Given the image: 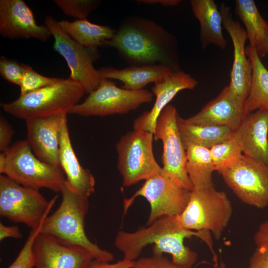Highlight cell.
<instances>
[{
  "label": "cell",
  "instance_id": "cell-1",
  "mask_svg": "<svg viewBox=\"0 0 268 268\" xmlns=\"http://www.w3.org/2000/svg\"><path fill=\"white\" fill-rule=\"evenodd\" d=\"M106 45L132 66L163 65L180 70L176 38L149 19L127 17Z\"/></svg>",
  "mask_w": 268,
  "mask_h": 268
},
{
  "label": "cell",
  "instance_id": "cell-2",
  "mask_svg": "<svg viewBox=\"0 0 268 268\" xmlns=\"http://www.w3.org/2000/svg\"><path fill=\"white\" fill-rule=\"evenodd\" d=\"M196 236L205 243L209 235L203 232L186 229L177 221L176 216L161 217L144 228L134 232L119 231L115 240V247L123 254L124 259L134 261L143 249L153 244V255H171L172 261L177 265L193 267L198 254L185 245L186 238Z\"/></svg>",
  "mask_w": 268,
  "mask_h": 268
},
{
  "label": "cell",
  "instance_id": "cell-3",
  "mask_svg": "<svg viewBox=\"0 0 268 268\" xmlns=\"http://www.w3.org/2000/svg\"><path fill=\"white\" fill-rule=\"evenodd\" d=\"M58 208L48 216L40 233L50 235L61 243L81 247L90 252L94 260L110 262L112 253L100 248L86 235L84 221L88 209V198L74 191L66 182L61 192Z\"/></svg>",
  "mask_w": 268,
  "mask_h": 268
},
{
  "label": "cell",
  "instance_id": "cell-4",
  "mask_svg": "<svg viewBox=\"0 0 268 268\" xmlns=\"http://www.w3.org/2000/svg\"><path fill=\"white\" fill-rule=\"evenodd\" d=\"M0 173L23 186L38 190L46 188L61 192L66 182L61 167L40 160L26 140L16 141L0 153Z\"/></svg>",
  "mask_w": 268,
  "mask_h": 268
},
{
  "label": "cell",
  "instance_id": "cell-5",
  "mask_svg": "<svg viewBox=\"0 0 268 268\" xmlns=\"http://www.w3.org/2000/svg\"><path fill=\"white\" fill-rule=\"evenodd\" d=\"M85 93L83 87L70 78L43 87L15 100L2 103L3 111L25 120L69 113Z\"/></svg>",
  "mask_w": 268,
  "mask_h": 268
},
{
  "label": "cell",
  "instance_id": "cell-6",
  "mask_svg": "<svg viewBox=\"0 0 268 268\" xmlns=\"http://www.w3.org/2000/svg\"><path fill=\"white\" fill-rule=\"evenodd\" d=\"M232 211L226 194L214 186L193 189L186 208L176 218L184 228L210 233L218 240L230 222Z\"/></svg>",
  "mask_w": 268,
  "mask_h": 268
},
{
  "label": "cell",
  "instance_id": "cell-7",
  "mask_svg": "<svg viewBox=\"0 0 268 268\" xmlns=\"http://www.w3.org/2000/svg\"><path fill=\"white\" fill-rule=\"evenodd\" d=\"M153 133L135 130L123 135L117 142V168L128 187L161 173L153 151Z\"/></svg>",
  "mask_w": 268,
  "mask_h": 268
},
{
  "label": "cell",
  "instance_id": "cell-8",
  "mask_svg": "<svg viewBox=\"0 0 268 268\" xmlns=\"http://www.w3.org/2000/svg\"><path fill=\"white\" fill-rule=\"evenodd\" d=\"M58 197L55 195L48 201L39 190L0 175V215L13 222L31 229L37 227L49 215Z\"/></svg>",
  "mask_w": 268,
  "mask_h": 268
},
{
  "label": "cell",
  "instance_id": "cell-9",
  "mask_svg": "<svg viewBox=\"0 0 268 268\" xmlns=\"http://www.w3.org/2000/svg\"><path fill=\"white\" fill-rule=\"evenodd\" d=\"M45 25L54 38V50L62 55L67 63L70 73L69 78L78 83L85 93H90L101 81L98 69L93 63L99 58L97 47H84L74 40L60 27L59 22L51 16L45 19Z\"/></svg>",
  "mask_w": 268,
  "mask_h": 268
},
{
  "label": "cell",
  "instance_id": "cell-10",
  "mask_svg": "<svg viewBox=\"0 0 268 268\" xmlns=\"http://www.w3.org/2000/svg\"><path fill=\"white\" fill-rule=\"evenodd\" d=\"M152 99V93L147 90H128L117 87L110 79H102L98 87L75 105L69 114L83 117L124 114Z\"/></svg>",
  "mask_w": 268,
  "mask_h": 268
},
{
  "label": "cell",
  "instance_id": "cell-11",
  "mask_svg": "<svg viewBox=\"0 0 268 268\" xmlns=\"http://www.w3.org/2000/svg\"><path fill=\"white\" fill-rule=\"evenodd\" d=\"M191 192L162 171L145 180L130 198L124 199V211L126 212L136 198L144 197L150 206L147 221V225H149L161 217L181 214L189 202Z\"/></svg>",
  "mask_w": 268,
  "mask_h": 268
},
{
  "label": "cell",
  "instance_id": "cell-12",
  "mask_svg": "<svg viewBox=\"0 0 268 268\" xmlns=\"http://www.w3.org/2000/svg\"><path fill=\"white\" fill-rule=\"evenodd\" d=\"M178 115L175 107L168 105L156 121L153 137L162 142L163 173L191 191L193 187L186 169V151L178 127Z\"/></svg>",
  "mask_w": 268,
  "mask_h": 268
},
{
  "label": "cell",
  "instance_id": "cell-13",
  "mask_svg": "<svg viewBox=\"0 0 268 268\" xmlns=\"http://www.w3.org/2000/svg\"><path fill=\"white\" fill-rule=\"evenodd\" d=\"M221 174L243 202L258 208L268 206V165L243 154Z\"/></svg>",
  "mask_w": 268,
  "mask_h": 268
},
{
  "label": "cell",
  "instance_id": "cell-14",
  "mask_svg": "<svg viewBox=\"0 0 268 268\" xmlns=\"http://www.w3.org/2000/svg\"><path fill=\"white\" fill-rule=\"evenodd\" d=\"M219 10L223 26L229 35L234 48V59L228 87L236 98L245 102L250 92L252 77L251 62L246 54L247 35L244 28L233 18L228 6L222 3Z\"/></svg>",
  "mask_w": 268,
  "mask_h": 268
},
{
  "label": "cell",
  "instance_id": "cell-15",
  "mask_svg": "<svg viewBox=\"0 0 268 268\" xmlns=\"http://www.w3.org/2000/svg\"><path fill=\"white\" fill-rule=\"evenodd\" d=\"M66 114L25 120L26 140L36 156L42 161L60 166L59 152L61 133Z\"/></svg>",
  "mask_w": 268,
  "mask_h": 268
},
{
  "label": "cell",
  "instance_id": "cell-16",
  "mask_svg": "<svg viewBox=\"0 0 268 268\" xmlns=\"http://www.w3.org/2000/svg\"><path fill=\"white\" fill-rule=\"evenodd\" d=\"M34 250V268H88L94 260L85 249L63 244L41 233L36 239Z\"/></svg>",
  "mask_w": 268,
  "mask_h": 268
},
{
  "label": "cell",
  "instance_id": "cell-17",
  "mask_svg": "<svg viewBox=\"0 0 268 268\" xmlns=\"http://www.w3.org/2000/svg\"><path fill=\"white\" fill-rule=\"evenodd\" d=\"M0 34L6 38L46 41L52 34L46 25L37 24L31 9L22 0H0Z\"/></svg>",
  "mask_w": 268,
  "mask_h": 268
},
{
  "label": "cell",
  "instance_id": "cell-18",
  "mask_svg": "<svg viewBox=\"0 0 268 268\" xmlns=\"http://www.w3.org/2000/svg\"><path fill=\"white\" fill-rule=\"evenodd\" d=\"M247 114L245 102L236 98L228 85L200 112L184 120L195 125L227 127L234 131Z\"/></svg>",
  "mask_w": 268,
  "mask_h": 268
},
{
  "label": "cell",
  "instance_id": "cell-19",
  "mask_svg": "<svg viewBox=\"0 0 268 268\" xmlns=\"http://www.w3.org/2000/svg\"><path fill=\"white\" fill-rule=\"evenodd\" d=\"M197 81L181 70L171 73L163 81L154 83L152 88L155 101L151 110L145 112L134 122L133 128L153 133L156 121L163 110L180 91L193 89Z\"/></svg>",
  "mask_w": 268,
  "mask_h": 268
},
{
  "label": "cell",
  "instance_id": "cell-20",
  "mask_svg": "<svg viewBox=\"0 0 268 268\" xmlns=\"http://www.w3.org/2000/svg\"><path fill=\"white\" fill-rule=\"evenodd\" d=\"M268 110H260L247 115L231 138L243 154L268 165Z\"/></svg>",
  "mask_w": 268,
  "mask_h": 268
},
{
  "label": "cell",
  "instance_id": "cell-21",
  "mask_svg": "<svg viewBox=\"0 0 268 268\" xmlns=\"http://www.w3.org/2000/svg\"><path fill=\"white\" fill-rule=\"evenodd\" d=\"M59 159L68 185L81 196L88 198L95 192V180L91 171L82 167L75 155L67 120L64 122L61 133Z\"/></svg>",
  "mask_w": 268,
  "mask_h": 268
},
{
  "label": "cell",
  "instance_id": "cell-22",
  "mask_svg": "<svg viewBox=\"0 0 268 268\" xmlns=\"http://www.w3.org/2000/svg\"><path fill=\"white\" fill-rule=\"evenodd\" d=\"M98 71L102 79L118 80L123 83L122 88L138 90L149 83L163 81L176 70L167 66L153 65L132 66L122 69L103 67Z\"/></svg>",
  "mask_w": 268,
  "mask_h": 268
},
{
  "label": "cell",
  "instance_id": "cell-23",
  "mask_svg": "<svg viewBox=\"0 0 268 268\" xmlns=\"http://www.w3.org/2000/svg\"><path fill=\"white\" fill-rule=\"evenodd\" d=\"M190 4L194 16L200 24V41L206 48L214 44L224 50L227 42L222 32V17L220 10L213 0H191Z\"/></svg>",
  "mask_w": 268,
  "mask_h": 268
},
{
  "label": "cell",
  "instance_id": "cell-24",
  "mask_svg": "<svg viewBox=\"0 0 268 268\" xmlns=\"http://www.w3.org/2000/svg\"><path fill=\"white\" fill-rule=\"evenodd\" d=\"M246 54L252 66L251 88L245 101L246 111L249 114L257 110H268V69L254 47L247 46Z\"/></svg>",
  "mask_w": 268,
  "mask_h": 268
},
{
  "label": "cell",
  "instance_id": "cell-25",
  "mask_svg": "<svg viewBox=\"0 0 268 268\" xmlns=\"http://www.w3.org/2000/svg\"><path fill=\"white\" fill-rule=\"evenodd\" d=\"M186 169L193 189L214 186L212 174L215 168L209 149L189 144L185 146Z\"/></svg>",
  "mask_w": 268,
  "mask_h": 268
},
{
  "label": "cell",
  "instance_id": "cell-26",
  "mask_svg": "<svg viewBox=\"0 0 268 268\" xmlns=\"http://www.w3.org/2000/svg\"><path fill=\"white\" fill-rule=\"evenodd\" d=\"M177 124L185 147L188 144H192L210 149L230 139L233 132L227 127L188 124L179 114Z\"/></svg>",
  "mask_w": 268,
  "mask_h": 268
},
{
  "label": "cell",
  "instance_id": "cell-27",
  "mask_svg": "<svg viewBox=\"0 0 268 268\" xmlns=\"http://www.w3.org/2000/svg\"><path fill=\"white\" fill-rule=\"evenodd\" d=\"M58 22L61 28L74 40L87 47L106 45L116 32L109 26L91 23L86 18Z\"/></svg>",
  "mask_w": 268,
  "mask_h": 268
},
{
  "label": "cell",
  "instance_id": "cell-28",
  "mask_svg": "<svg viewBox=\"0 0 268 268\" xmlns=\"http://www.w3.org/2000/svg\"><path fill=\"white\" fill-rule=\"evenodd\" d=\"M235 12L245 26L249 45L259 51L267 40L268 23L253 0H236Z\"/></svg>",
  "mask_w": 268,
  "mask_h": 268
},
{
  "label": "cell",
  "instance_id": "cell-29",
  "mask_svg": "<svg viewBox=\"0 0 268 268\" xmlns=\"http://www.w3.org/2000/svg\"><path fill=\"white\" fill-rule=\"evenodd\" d=\"M209 150L215 170L220 174L243 154L238 143L232 138L212 146Z\"/></svg>",
  "mask_w": 268,
  "mask_h": 268
},
{
  "label": "cell",
  "instance_id": "cell-30",
  "mask_svg": "<svg viewBox=\"0 0 268 268\" xmlns=\"http://www.w3.org/2000/svg\"><path fill=\"white\" fill-rule=\"evenodd\" d=\"M45 217L39 225L31 229L29 235L18 256L7 268H34L36 264L34 245L36 238L40 233Z\"/></svg>",
  "mask_w": 268,
  "mask_h": 268
},
{
  "label": "cell",
  "instance_id": "cell-31",
  "mask_svg": "<svg viewBox=\"0 0 268 268\" xmlns=\"http://www.w3.org/2000/svg\"><path fill=\"white\" fill-rule=\"evenodd\" d=\"M62 78L49 77L42 75L30 66L24 65V71L20 85V94L24 95L43 87L59 82Z\"/></svg>",
  "mask_w": 268,
  "mask_h": 268
},
{
  "label": "cell",
  "instance_id": "cell-32",
  "mask_svg": "<svg viewBox=\"0 0 268 268\" xmlns=\"http://www.w3.org/2000/svg\"><path fill=\"white\" fill-rule=\"evenodd\" d=\"M54 1L65 14L77 19L86 18L99 3V1L93 0H56Z\"/></svg>",
  "mask_w": 268,
  "mask_h": 268
},
{
  "label": "cell",
  "instance_id": "cell-33",
  "mask_svg": "<svg viewBox=\"0 0 268 268\" xmlns=\"http://www.w3.org/2000/svg\"><path fill=\"white\" fill-rule=\"evenodd\" d=\"M24 71V64L4 56L0 58V74L6 80L20 86Z\"/></svg>",
  "mask_w": 268,
  "mask_h": 268
},
{
  "label": "cell",
  "instance_id": "cell-34",
  "mask_svg": "<svg viewBox=\"0 0 268 268\" xmlns=\"http://www.w3.org/2000/svg\"><path fill=\"white\" fill-rule=\"evenodd\" d=\"M132 268H195L180 266L174 263L163 255H153L143 257L133 262Z\"/></svg>",
  "mask_w": 268,
  "mask_h": 268
},
{
  "label": "cell",
  "instance_id": "cell-35",
  "mask_svg": "<svg viewBox=\"0 0 268 268\" xmlns=\"http://www.w3.org/2000/svg\"><path fill=\"white\" fill-rule=\"evenodd\" d=\"M14 134L12 126L5 118L0 116V150L5 151L10 147V143Z\"/></svg>",
  "mask_w": 268,
  "mask_h": 268
},
{
  "label": "cell",
  "instance_id": "cell-36",
  "mask_svg": "<svg viewBox=\"0 0 268 268\" xmlns=\"http://www.w3.org/2000/svg\"><path fill=\"white\" fill-rule=\"evenodd\" d=\"M248 268H268V248L257 247L250 257Z\"/></svg>",
  "mask_w": 268,
  "mask_h": 268
},
{
  "label": "cell",
  "instance_id": "cell-37",
  "mask_svg": "<svg viewBox=\"0 0 268 268\" xmlns=\"http://www.w3.org/2000/svg\"><path fill=\"white\" fill-rule=\"evenodd\" d=\"M254 240L257 247L268 248V219L259 225Z\"/></svg>",
  "mask_w": 268,
  "mask_h": 268
},
{
  "label": "cell",
  "instance_id": "cell-38",
  "mask_svg": "<svg viewBox=\"0 0 268 268\" xmlns=\"http://www.w3.org/2000/svg\"><path fill=\"white\" fill-rule=\"evenodd\" d=\"M133 262L123 259L122 260L111 264L94 260L88 268H132Z\"/></svg>",
  "mask_w": 268,
  "mask_h": 268
},
{
  "label": "cell",
  "instance_id": "cell-39",
  "mask_svg": "<svg viewBox=\"0 0 268 268\" xmlns=\"http://www.w3.org/2000/svg\"><path fill=\"white\" fill-rule=\"evenodd\" d=\"M22 237V234L18 226H6L0 222V241L7 238L21 239Z\"/></svg>",
  "mask_w": 268,
  "mask_h": 268
},
{
  "label": "cell",
  "instance_id": "cell-40",
  "mask_svg": "<svg viewBox=\"0 0 268 268\" xmlns=\"http://www.w3.org/2000/svg\"><path fill=\"white\" fill-rule=\"evenodd\" d=\"M138 3L146 4H154L158 3L164 6H172L178 4L182 1L180 0H139Z\"/></svg>",
  "mask_w": 268,
  "mask_h": 268
},
{
  "label": "cell",
  "instance_id": "cell-41",
  "mask_svg": "<svg viewBox=\"0 0 268 268\" xmlns=\"http://www.w3.org/2000/svg\"><path fill=\"white\" fill-rule=\"evenodd\" d=\"M257 53L261 59L268 55V36L265 44L259 51L257 52Z\"/></svg>",
  "mask_w": 268,
  "mask_h": 268
},
{
  "label": "cell",
  "instance_id": "cell-42",
  "mask_svg": "<svg viewBox=\"0 0 268 268\" xmlns=\"http://www.w3.org/2000/svg\"><path fill=\"white\" fill-rule=\"evenodd\" d=\"M214 268H226V266L223 262H220L218 265V263H215L213 265Z\"/></svg>",
  "mask_w": 268,
  "mask_h": 268
}]
</instances>
